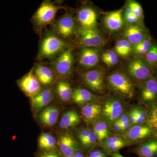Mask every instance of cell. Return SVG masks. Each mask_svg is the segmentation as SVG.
<instances>
[{"mask_svg": "<svg viewBox=\"0 0 157 157\" xmlns=\"http://www.w3.org/2000/svg\"><path fill=\"white\" fill-rule=\"evenodd\" d=\"M106 82L107 87L121 99H131L135 95V83L123 72L116 71L110 73Z\"/></svg>", "mask_w": 157, "mask_h": 157, "instance_id": "obj_1", "label": "cell"}, {"mask_svg": "<svg viewBox=\"0 0 157 157\" xmlns=\"http://www.w3.org/2000/svg\"><path fill=\"white\" fill-rule=\"evenodd\" d=\"M67 44L55 34L49 33L42 39L39 52V58H50L67 49Z\"/></svg>", "mask_w": 157, "mask_h": 157, "instance_id": "obj_2", "label": "cell"}, {"mask_svg": "<svg viewBox=\"0 0 157 157\" xmlns=\"http://www.w3.org/2000/svg\"><path fill=\"white\" fill-rule=\"evenodd\" d=\"M124 103L118 96H110L102 105V118L109 125L117 120L124 112Z\"/></svg>", "mask_w": 157, "mask_h": 157, "instance_id": "obj_3", "label": "cell"}, {"mask_svg": "<svg viewBox=\"0 0 157 157\" xmlns=\"http://www.w3.org/2000/svg\"><path fill=\"white\" fill-rule=\"evenodd\" d=\"M128 75L138 85L141 84L153 75V70L143 59L136 58L132 59L127 65Z\"/></svg>", "mask_w": 157, "mask_h": 157, "instance_id": "obj_4", "label": "cell"}, {"mask_svg": "<svg viewBox=\"0 0 157 157\" xmlns=\"http://www.w3.org/2000/svg\"><path fill=\"white\" fill-rule=\"evenodd\" d=\"M122 137L129 145L145 142L154 137H157L154 130L147 124L132 126L122 134Z\"/></svg>", "mask_w": 157, "mask_h": 157, "instance_id": "obj_5", "label": "cell"}, {"mask_svg": "<svg viewBox=\"0 0 157 157\" xmlns=\"http://www.w3.org/2000/svg\"><path fill=\"white\" fill-rule=\"evenodd\" d=\"M139 101L146 108L157 104V78L154 75L138 85Z\"/></svg>", "mask_w": 157, "mask_h": 157, "instance_id": "obj_6", "label": "cell"}, {"mask_svg": "<svg viewBox=\"0 0 157 157\" xmlns=\"http://www.w3.org/2000/svg\"><path fill=\"white\" fill-rule=\"evenodd\" d=\"M74 59L73 50L70 48H67L53 62L52 71L59 78H67L72 73Z\"/></svg>", "mask_w": 157, "mask_h": 157, "instance_id": "obj_7", "label": "cell"}, {"mask_svg": "<svg viewBox=\"0 0 157 157\" xmlns=\"http://www.w3.org/2000/svg\"><path fill=\"white\" fill-rule=\"evenodd\" d=\"M76 34L79 42L83 47L97 48L105 44V39L97 28L86 29L80 27Z\"/></svg>", "mask_w": 157, "mask_h": 157, "instance_id": "obj_8", "label": "cell"}, {"mask_svg": "<svg viewBox=\"0 0 157 157\" xmlns=\"http://www.w3.org/2000/svg\"><path fill=\"white\" fill-rule=\"evenodd\" d=\"M82 79L85 85L90 90L98 94L105 91L104 73L99 69L88 70L82 73Z\"/></svg>", "mask_w": 157, "mask_h": 157, "instance_id": "obj_9", "label": "cell"}, {"mask_svg": "<svg viewBox=\"0 0 157 157\" xmlns=\"http://www.w3.org/2000/svg\"><path fill=\"white\" fill-rule=\"evenodd\" d=\"M58 9L59 7L53 3L44 2L34 14V22L40 27L49 24L54 19Z\"/></svg>", "mask_w": 157, "mask_h": 157, "instance_id": "obj_10", "label": "cell"}, {"mask_svg": "<svg viewBox=\"0 0 157 157\" xmlns=\"http://www.w3.org/2000/svg\"><path fill=\"white\" fill-rule=\"evenodd\" d=\"M53 28L63 39H69L76 33V22L72 14H66L55 21Z\"/></svg>", "mask_w": 157, "mask_h": 157, "instance_id": "obj_11", "label": "cell"}, {"mask_svg": "<svg viewBox=\"0 0 157 157\" xmlns=\"http://www.w3.org/2000/svg\"><path fill=\"white\" fill-rule=\"evenodd\" d=\"M123 35L124 39L134 46L151 36L144 23L128 25L124 30Z\"/></svg>", "mask_w": 157, "mask_h": 157, "instance_id": "obj_12", "label": "cell"}, {"mask_svg": "<svg viewBox=\"0 0 157 157\" xmlns=\"http://www.w3.org/2000/svg\"><path fill=\"white\" fill-rule=\"evenodd\" d=\"M17 84L20 89L31 98L36 95L42 90L40 82L32 70L20 79Z\"/></svg>", "mask_w": 157, "mask_h": 157, "instance_id": "obj_13", "label": "cell"}, {"mask_svg": "<svg viewBox=\"0 0 157 157\" xmlns=\"http://www.w3.org/2000/svg\"><path fill=\"white\" fill-rule=\"evenodd\" d=\"M60 154L63 157H71L76 152L82 150L79 144L70 133H66L60 136L58 141Z\"/></svg>", "mask_w": 157, "mask_h": 157, "instance_id": "obj_14", "label": "cell"}, {"mask_svg": "<svg viewBox=\"0 0 157 157\" xmlns=\"http://www.w3.org/2000/svg\"><path fill=\"white\" fill-rule=\"evenodd\" d=\"M98 13L92 7L86 6L79 9L77 13V21L80 27L92 29L97 27Z\"/></svg>", "mask_w": 157, "mask_h": 157, "instance_id": "obj_15", "label": "cell"}, {"mask_svg": "<svg viewBox=\"0 0 157 157\" xmlns=\"http://www.w3.org/2000/svg\"><path fill=\"white\" fill-rule=\"evenodd\" d=\"M100 61V55L96 48L83 47L78 55V63L84 67L91 68L98 65Z\"/></svg>", "mask_w": 157, "mask_h": 157, "instance_id": "obj_16", "label": "cell"}, {"mask_svg": "<svg viewBox=\"0 0 157 157\" xmlns=\"http://www.w3.org/2000/svg\"><path fill=\"white\" fill-rule=\"evenodd\" d=\"M104 22L106 28L110 32L119 31L124 24L123 10L120 9L108 13L104 17Z\"/></svg>", "mask_w": 157, "mask_h": 157, "instance_id": "obj_17", "label": "cell"}, {"mask_svg": "<svg viewBox=\"0 0 157 157\" xmlns=\"http://www.w3.org/2000/svg\"><path fill=\"white\" fill-rule=\"evenodd\" d=\"M53 97V92L49 88L42 89L39 93L31 99L32 108L35 112H39L47 106Z\"/></svg>", "mask_w": 157, "mask_h": 157, "instance_id": "obj_18", "label": "cell"}, {"mask_svg": "<svg viewBox=\"0 0 157 157\" xmlns=\"http://www.w3.org/2000/svg\"><path fill=\"white\" fill-rule=\"evenodd\" d=\"M71 99L76 104L82 107L87 104L96 103L99 100V97L88 90L78 87L73 91Z\"/></svg>", "mask_w": 157, "mask_h": 157, "instance_id": "obj_19", "label": "cell"}, {"mask_svg": "<svg viewBox=\"0 0 157 157\" xmlns=\"http://www.w3.org/2000/svg\"><path fill=\"white\" fill-rule=\"evenodd\" d=\"M98 145L107 152L118 151L121 149L129 145L122 136L115 135L107 137L99 142Z\"/></svg>", "mask_w": 157, "mask_h": 157, "instance_id": "obj_20", "label": "cell"}, {"mask_svg": "<svg viewBox=\"0 0 157 157\" xmlns=\"http://www.w3.org/2000/svg\"><path fill=\"white\" fill-rule=\"evenodd\" d=\"M132 151L139 157H157V137L140 144Z\"/></svg>", "mask_w": 157, "mask_h": 157, "instance_id": "obj_21", "label": "cell"}, {"mask_svg": "<svg viewBox=\"0 0 157 157\" xmlns=\"http://www.w3.org/2000/svg\"><path fill=\"white\" fill-rule=\"evenodd\" d=\"M101 111L102 105L97 103L87 104L81 108L82 114L87 124H93L99 118Z\"/></svg>", "mask_w": 157, "mask_h": 157, "instance_id": "obj_22", "label": "cell"}, {"mask_svg": "<svg viewBox=\"0 0 157 157\" xmlns=\"http://www.w3.org/2000/svg\"><path fill=\"white\" fill-rule=\"evenodd\" d=\"M59 115V110L56 107L49 106L44 108L40 113L39 119L44 125L52 127L56 123Z\"/></svg>", "mask_w": 157, "mask_h": 157, "instance_id": "obj_23", "label": "cell"}, {"mask_svg": "<svg viewBox=\"0 0 157 157\" xmlns=\"http://www.w3.org/2000/svg\"><path fill=\"white\" fill-rule=\"evenodd\" d=\"M34 74L42 85H48L53 82L54 77L53 71L45 65L37 64L35 68Z\"/></svg>", "mask_w": 157, "mask_h": 157, "instance_id": "obj_24", "label": "cell"}, {"mask_svg": "<svg viewBox=\"0 0 157 157\" xmlns=\"http://www.w3.org/2000/svg\"><path fill=\"white\" fill-rule=\"evenodd\" d=\"M93 131L98 137L99 142L111 136V129L104 119L98 118L93 124Z\"/></svg>", "mask_w": 157, "mask_h": 157, "instance_id": "obj_25", "label": "cell"}, {"mask_svg": "<svg viewBox=\"0 0 157 157\" xmlns=\"http://www.w3.org/2000/svg\"><path fill=\"white\" fill-rule=\"evenodd\" d=\"M81 121V117L78 113L74 110H69L65 113L60 121L59 126L62 129L73 128Z\"/></svg>", "mask_w": 157, "mask_h": 157, "instance_id": "obj_26", "label": "cell"}, {"mask_svg": "<svg viewBox=\"0 0 157 157\" xmlns=\"http://www.w3.org/2000/svg\"><path fill=\"white\" fill-rule=\"evenodd\" d=\"M56 90L57 94L61 101L67 102L71 99L73 90L67 81L64 79L60 80L57 83Z\"/></svg>", "mask_w": 157, "mask_h": 157, "instance_id": "obj_27", "label": "cell"}, {"mask_svg": "<svg viewBox=\"0 0 157 157\" xmlns=\"http://www.w3.org/2000/svg\"><path fill=\"white\" fill-rule=\"evenodd\" d=\"M56 144L55 137L47 133H43L39 136L38 145L43 151H53Z\"/></svg>", "mask_w": 157, "mask_h": 157, "instance_id": "obj_28", "label": "cell"}, {"mask_svg": "<svg viewBox=\"0 0 157 157\" xmlns=\"http://www.w3.org/2000/svg\"><path fill=\"white\" fill-rule=\"evenodd\" d=\"M132 45L126 39H119L116 43L114 50L118 56L126 58L131 54L133 51Z\"/></svg>", "mask_w": 157, "mask_h": 157, "instance_id": "obj_29", "label": "cell"}, {"mask_svg": "<svg viewBox=\"0 0 157 157\" xmlns=\"http://www.w3.org/2000/svg\"><path fill=\"white\" fill-rule=\"evenodd\" d=\"M151 36L134 45L133 51L137 58L143 59L153 43Z\"/></svg>", "mask_w": 157, "mask_h": 157, "instance_id": "obj_30", "label": "cell"}, {"mask_svg": "<svg viewBox=\"0 0 157 157\" xmlns=\"http://www.w3.org/2000/svg\"><path fill=\"white\" fill-rule=\"evenodd\" d=\"M143 59L153 70L157 67V43L154 42L143 58Z\"/></svg>", "mask_w": 157, "mask_h": 157, "instance_id": "obj_31", "label": "cell"}, {"mask_svg": "<svg viewBox=\"0 0 157 157\" xmlns=\"http://www.w3.org/2000/svg\"><path fill=\"white\" fill-rule=\"evenodd\" d=\"M102 60L107 67H113L119 62L118 56L114 50L107 51L102 54Z\"/></svg>", "mask_w": 157, "mask_h": 157, "instance_id": "obj_32", "label": "cell"}, {"mask_svg": "<svg viewBox=\"0 0 157 157\" xmlns=\"http://www.w3.org/2000/svg\"><path fill=\"white\" fill-rule=\"evenodd\" d=\"M148 118L147 123L154 130L157 136V104L147 107Z\"/></svg>", "mask_w": 157, "mask_h": 157, "instance_id": "obj_33", "label": "cell"}, {"mask_svg": "<svg viewBox=\"0 0 157 157\" xmlns=\"http://www.w3.org/2000/svg\"><path fill=\"white\" fill-rule=\"evenodd\" d=\"M136 120L135 125H142L147 123L148 118V111L146 107L143 106H135Z\"/></svg>", "mask_w": 157, "mask_h": 157, "instance_id": "obj_34", "label": "cell"}, {"mask_svg": "<svg viewBox=\"0 0 157 157\" xmlns=\"http://www.w3.org/2000/svg\"><path fill=\"white\" fill-rule=\"evenodd\" d=\"M127 6L131 9L134 15L140 23H144V11L140 3L135 1H130Z\"/></svg>", "mask_w": 157, "mask_h": 157, "instance_id": "obj_35", "label": "cell"}, {"mask_svg": "<svg viewBox=\"0 0 157 157\" xmlns=\"http://www.w3.org/2000/svg\"><path fill=\"white\" fill-rule=\"evenodd\" d=\"M98 141L97 135L92 129L87 138L81 143V144L83 148L89 151L94 148Z\"/></svg>", "mask_w": 157, "mask_h": 157, "instance_id": "obj_36", "label": "cell"}, {"mask_svg": "<svg viewBox=\"0 0 157 157\" xmlns=\"http://www.w3.org/2000/svg\"><path fill=\"white\" fill-rule=\"evenodd\" d=\"M123 17L124 22L128 25H134L138 24H142L135 17L131 9L127 6L123 10Z\"/></svg>", "mask_w": 157, "mask_h": 157, "instance_id": "obj_37", "label": "cell"}, {"mask_svg": "<svg viewBox=\"0 0 157 157\" xmlns=\"http://www.w3.org/2000/svg\"><path fill=\"white\" fill-rule=\"evenodd\" d=\"M121 125V134L126 132L128 129L132 126L129 120L128 112H124L120 117L118 119Z\"/></svg>", "mask_w": 157, "mask_h": 157, "instance_id": "obj_38", "label": "cell"}, {"mask_svg": "<svg viewBox=\"0 0 157 157\" xmlns=\"http://www.w3.org/2000/svg\"><path fill=\"white\" fill-rule=\"evenodd\" d=\"M87 157H108V152L103 149H93L88 151Z\"/></svg>", "mask_w": 157, "mask_h": 157, "instance_id": "obj_39", "label": "cell"}, {"mask_svg": "<svg viewBox=\"0 0 157 157\" xmlns=\"http://www.w3.org/2000/svg\"><path fill=\"white\" fill-rule=\"evenodd\" d=\"M91 130L92 129L88 128H83L79 129L77 131L76 135L81 144L87 138Z\"/></svg>", "mask_w": 157, "mask_h": 157, "instance_id": "obj_40", "label": "cell"}, {"mask_svg": "<svg viewBox=\"0 0 157 157\" xmlns=\"http://www.w3.org/2000/svg\"><path fill=\"white\" fill-rule=\"evenodd\" d=\"M37 157H63L60 154L54 151H43L37 155Z\"/></svg>", "mask_w": 157, "mask_h": 157, "instance_id": "obj_41", "label": "cell"}, {"mask_svg": "<svg viewBox=\"0 0 157 157\" xmlns=\"http://www.w3.org/2000/svg\"><path fill=\"white\" fill-rule=\"evenodd\" d=\"M109 126L110 128L113 132L121 134V125L117 120L110 124Z\"/></svg>", "mask_w": 157, "mask_h": 157, "instance_id": "obj_42", "label": "cell"}, {"mask_svg": "<svg viewBox=\"0 0 157 157\" xmlns=\"http://www.w3.org/2000/svg\"><path fill=\"white\" fill-rule=\"evenodd\" d=\"M129 120L132 126L135 125L136 124V115L134 107H132L128 112Z\"/></svg>", "mask_w": 157, "mask_h": 157, "instance_id": "obj_43", "label": "cell"}, {"mask_svg": "<svg viewBox=\"0 0 157 157\" xmlns=\"http://www.w3.org/2000/svg\"><path fill=\"white\" fill-rule=\"evenodd\" d=\"M71 157H87L82 150L76 152Z\"/></svg>", "mask_w": 157, "mask_h": 157, "instance_id": "obj_44", "label": "cell"}, {"mask_svg": "<svg viewBox=\"0 0 157 157\" xmlns=\"http://www.w3.org/2000/svg\"><path fill=\"white\" fill-rule=\"evenodd\" d=\"M109 157H125L122 155L119 151L111 152H108Z\"/></svg>", "mask_w": 157, "mask_h": 157, "instance_id": "obj_45", "label": "cell"}, {"mask_svg": "<svg viewBox=\"0 0 157 157\" xmlns=\"http://www.w3.org/2000/svg\"><path fill=\"white\" fill-rule=\"evenodd\" d=\"M153 75L157 78V67L153 70Z\"/></svg>", "mask_w": 157, "mask_h": 157, "instance_id": "obj_46", "label": "cell"}]
</instances>
